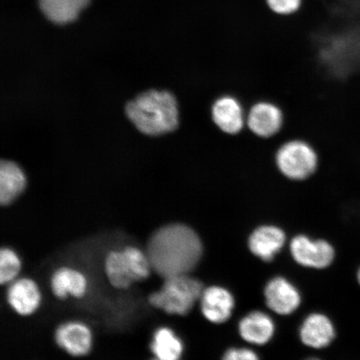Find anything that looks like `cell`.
I'll return each instance as SVG.
<instances>
[{"label":"cell","mask_w":360,"mask_h":360,"mask_svg":"<svg viewBox=\"0 0 360 360\" xmlns=\"http://www.w3.org/2000/svg\"><path fill=\"white\" fill-rule=\"evenodd\" d=\"M202 253L199 236L181 224L157 229L148 240L146 250L152 269L164 278L190 274L200 262Z\"/></svg>","instance_id":"obj_1"},{"label":"cell","mask_w":360,"mask_h":360,"mask_svg":"<svg viewBox=\"0 0 360 360\" xmlns=\"http://www.w3.org/2000/svg\"><path fill=\"white\" fill-rule=\"evenodd\" d=\"M125 114L139 132L152 137L174 131L179 122L176 98L167 90L139 94L127 103Z\"/></svg>","instance_id":"obj_2"},{"label":"cell","mask_w":360,"mask_h":360,"mask_svg":"<svg viewBox=\"0 0 360 360\" xmlns=\"http://www.w3.org/2000/svg\"><path fill=\"white\" fill-rule=\"evenodd\" d=\"M202 283L188 276H177L165 278L159 291L148 296V302L157 309L170 314L186 315L200 300Z\"/></svg>","instance_id":"obj_3"},{"label":"cell","mask_w":360,"mask_h":360,"mask_svg":"<svg viewBox=\"0 0 360 360\" xmlns=\"http://www.w3.org/2000/svg\"><path fill=\"white\" fill-rule=\"evenodd\" d=\"M152 267L146 253L136 247H126L122 251H111L105 259V271L111 285L126 290L133 283L150 277Z\"/></svg>","instance_id":"obj_4"},{"label":"cell","mask_w":360,"mask_h":360,"mask_svg":"<svg viewBox=\"0 0 360 360\" xmlns=\"http://www.w3.org/2000/svg\"><path fill=\"white\" fill-rule=\"evenodd\" d=\"M276 163L286 177L302 180L310 176L316 169L318 158L308 143L295 141L286 143L278 150Z\"/></svg>","instance_id":"obj_5"},{"label":"cell","mask_w":360,"mask_h":360,"mask_svg":"<svg viewBox=\"0 0 360 360\" xmlns=\"http://www.w3.org/2000/svg\"><path fill=\"white\" fill-rule=\"evenodd\" d=\"M292 257L306 267L323 269L332 264L335 259V250L326 240L312 241L300 236L292 238L290 244Z\"/></svg>","instance_id":"obj_6"},{"label":"cell","mask_w":360,"mask_h":360,"mask_svg":"<svg viewBox=\"0 0 360 360\" xmlns=\"http://www.w3.org/2000/svg\"><path fill=\"white\" fill-rule=\"evenodd\" d=\"M58 347L75 357L87 355L92 348V333L89 328L80 322L65 323L56 331Z\"/></svg>","instance_id":"obj_7"},{"label":"cell","mask_w":360,"mask_h":360,"mask_svg":"<svg viewBox=\"0 0 360 360\" xmlns=\"http://www.w3.org/2000/svg\"><path fill=\"white\" fill-rule=\"evenodd\" d=\"M264 295L269 308L280 314L294 312L300 304L299 292L283 278L269 281L265 288Z\"/></svg>","instance_id":"obj_8"},{"label":"cell","mask_w":360,"mask_h":360,"mask_svg":"<svg viewBox=\"0 0 360 360\" xmlns=\"http://www.w3.org/2000/svg\"><path fill=\"white\" fill-rule=\"evenodd\" d=\"M200 300L202 314L208 321L214 323L228 321L235 304L231 292L217 286L204 290Z\"/></svg>","instance_id":"obj_9"},{"label":"cell","mask_w":360,"mask_h":360,"mask_svg":"<svg viewBox=\"0 0 360 360\" xmlns=\"http://www.w3.org/2000/svg\"><path fill=\"white\" fill-rule=\"evenodd\" d=\"M7 300L15 312L27 316L39 308L41 294L34 281L30 278H20L11 283Z\"/></svg>","instance_id":"obj_10"},{"label":"cell","mask_w":360,"mask_h":360,"mask_svg":"<svg viewBox=\"0 0 360 360\" xmlns=\"http://www.w3.org/2000/svg\"><path fill=\"white\" fill-rule=\"evenodd\" d=\"M282 122L281 110L269 103H257L248 116V125L251 131L259 137L273 136L281 129Z\"/></svg>","instance_id":"obj_11"},{"label":"cell","mask_w":360,"mask_h":360,"mask_svg":"<svg viewBox=\"0 0 360 360\" xmlns=\"http://www.w3.org/2000/svg\"><path fill=\"white\" fill-rule=\"evenodd\" d=\"M303 343L309 347H327L335 337V330L330 319L326 315L314 314L305 319L300 330Z\"/></svg>","instance_id":"obj_12"},{"label":"cell","mask_w":360,"mask_h":360,"mask_svg":"<svg viewBox=\"0 0 360 360\" xmlns=\"http://www.w3.org/2000/svg\"><path fill=\"white\" fill-rule=\"evenodd\" d=\"M91 0H39V10L49 21L57 25L71 24Z\"/></svg>","instance_id":"obj_13"},{"label":"cell","mask_w":360,"mask_h":360,"mask_svg":"<svg viewBox=\"0 0 360 360\" xmlns=\"http://www.w3.org/2000/svg\"><path fill=\"white\" fill-rule=\"evenodd\" d=\"M214 122L224 133L235 134L244 127V112L236 98L224 96L219 98L212 108Z\"/></svg>","instance_id":"obj_14"},{"label":"cell","mask_w":360,"mask_h":360,"mask_svg":"<svg viewBox=\"0 0 360 360\" xmlns=\"http://www.w3.org/2000/svg\"><path fill=\"white\" fill-rule=\"evenodd\" d=\"M285 235L276 226L259 227L252 233L250 249L255 255L264 261L272 260L285 245Z\"/></svg>","instance_id":"obj_15"},{"label":"cell","mask_w":360,"mask_h":360,"mask_svg":"<svg viewBox=\"0 0 360 360\" xmlns=\"http://www.w3.org/2000/svg\"><path fill=\"white\" fill-rule=\"evenodd\" d=\"M24 171L15 162L2 160L0 163V202L2 205L12 204L26 187Z\"/></svg>","instance_id":"obj_16"},{"label":"cell","mask_w":360,"mask_h":360,"mask_svg":"<svg viewBox=\"0 0 360 360\" xmlns=\"http://www.w3.org/2000/svg\"><path fill=\"white\" fill-rule=\"evenodd\" d=\"M87 286V280L84 274L70 268L58 269L51 278L53 295L61 300L69 295L81 298L86 292Z\"/></svg>","instance_id":"obj_17"},{"label":"cell","mask_w":360,"mask_h":360,"mask_svg":"<svg viewBox=\"0 0 360 360\" xmlns=\"http://www.w3.org/2000/svg\"><path fill=\"white\" fill-rule=\"evenodd\" d=\"M274 331L272 319L262 312L247 315L240 323V333L251 344L264 345L271 339Z\"/></svg>","instance_id":"obj_18"},{"label":"cell","mask_w":360,"mask_h":360,"mask_svg":"<svg viewBox=\"0 0 360 360\" xmlns=\"http://www.w3.org/2000/svg\"><path fill=\"white\" fill-rule=\"evenodd\" d=\"M150 349L155 358L179 360L183 352V344L170 328L164 327L155 331Z\"/></svg>","instance_id":"obj_19"},{"label":"cell","mask_w":360,"mask_h":360,"mask_svg":"<svg viewBox=\"0 0 360 360\" xmlns=\"http://www.w3.org/2000/svg\"><path fill=\"white\" fill-rule=\"evenodd\" d=\"M21 269V261L15 251L3 248L0 251V283L1 285L15 281Z\"/></svg>","instance_id":"obj_20"},{"label":"cell","mask_w":360,"mask_h":360,"mask_svg":"<svg viewBox=\"0 0 360 360\" xmlns=\"http://www.w3.org/2000/svg\"><path fill=\"white\" fill-rule=\"evenodd\" d=\"M267 3L273 11L288 15L298 10L301 0H267Z\"/></svg>","instance_id":"obj_21"},{"label":"cell","mask_w":360,"mask_h":360,"mask_svg":"<svg viewBox=\"0 0 360 360\" xmlns=\"http://www.w3.org/2000/svg\"><path fill=\"white\" fill-rule=\"evenodd\" d=\"M223 360H259V358L250 349H231L225 353Z\"/></svg>","instance_id":"obj_22"},{"label":"cell","mask_w":360,"mask_h":360,"mask_svg":"<svg viewBox=\"0 0 360 360\" xmlns=\"http://www.w3.org/2000/svg\"><path fill=\"white\" fill-rule=\"evenodd\" d=\"M357 281H358V283H359V285H360V266L358 269V271H357Z\"/></svg>","instance_id":"obj_23"},{"label":"cell","mask_w":360,"mask_h":360,"mask_svg":"<svg viewBox=\"0 0 360 360\" xmlns=\"http://www.w3.org/2000/svg\"><path fill=\"white\" fill-rule=\"evenodd\" d=\"M151 360H161V359H157V358H154V359H152Z\"/></svg>","instance_id":"obj_24"},{"label":"cell","mask_w":360,"mask_h":360,"mask_svg":"<svg viewBox=\"0 0 360 360\" xmlns=\"http://www.w3.org/2000/svg\"><path fill=\"white\" fill-rule=\"evenodd\" d=\"M307 360H319V359H307Z\"/></svg>","instance_id":"obj_25"}]
</instances>
